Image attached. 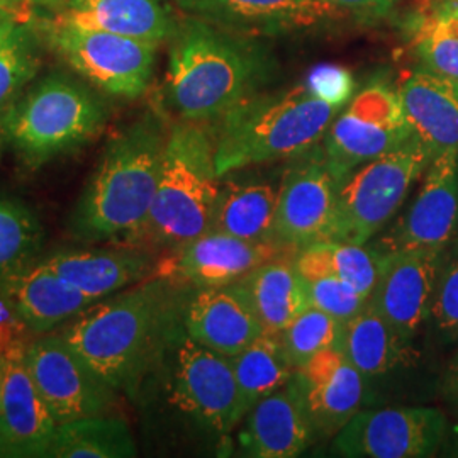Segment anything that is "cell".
<instances>
[{
	"label": "cell",
	"instance_id": "9c48e42d",
	"mask_svg": "<svg viewBox=\"0 0 458 458\" xmlns=\"http://www.w3.org/2000/svg\"><path fill=\"white\" fill-rule=\"evenodd\" d=\"M38 26L66 65L100 92L130 100L147 92L160 45L87 28L58 14Z\"/></svg>",
	"mask_w": 458,
	"mask_h": 458
},
{
	"label": "cell",
	"instance_id": "83f0119b",
	"mask_svg": "<svg viewBox=\"0 0 458 458\" xmlns=\"http://www.w3.org/2000/svg\"><path fill=\"white\" fill-rule=\"evenodd\" d=\"M277 191L263 182L221 183L211 229L246 242H274Z\"/></svg>",
	"mask_w": 458,
	"mask_h": 458
},
{
	"label": "cell",
	"instance_id": "7a4b0ae2",
	"mask_svg": "<svg viewBox=\"0 0 458 458\" xmlns=\"http://www.w3.org/2000/svg\"><path fill=\"white\" fill-rule=\"evenodd\" d=\"M164 277L98 301L62 331L64 338L115 393L136 397L155 370L185 299Z\"/></svg>",
	"mask_w": 458,
	"mask_h": 458
},
{
	"label": "cell",
	"instance_id": "4dcf8cb0",
	"mask_svg": "<svg viewBox=\"0 0 458 458\" xmlns=\"http://www.w3.org/2000/svg\"><path fill=\"white\" fill-rule=\"evenodd\" d=\"M136 455L130 426L124 420L98 414L56 426L48 457L130 458Z\"/></svg>",
	"mask_w": 458,
	"mask_h": 458
},
{
	"label": "cell",
	"instance_id": "2e32d148",
	"mask_svg": "<svg viewBox=\"0 0 458 458\" xmlns=\"http://www.w3.org/2000/svg\"><path fill=\"white\" fill-rule=\"evenodd\" d=\"M26 344H11L0 393V458L48 457L58 423L34 387L26 365Z\"/></svg>",
	"mask_w": 458,
	"mask_h": 458
},
{
	"label": "cell",
	"instance_id": "b9f144b4",
	"mask_svg": "<svg viewBox=\"0 0 458 458\" xmlns=\"http://www.w3.org/2000/svg\"><path fill=\"white\" fill-rule=\"evenodd\" d=\"M66 0H0L2 7L9 9H39L47 13H55L60 14L65 7Z\"/></svg>",
	"mask_w": 458,
	"mask_h": 458
},
{
	"label": "cell",
	"instance_id": "1f68e13d",
	"mask_svg": "<svg viewBox=\"0 0 458 458\" xmlns=\"http://www.w3.org/2000/svg\"><path fill=\"white\" fill-rule=\"evenodd\" d=\"M411 49L420 68L458 82V4L443 2L433 13L416 19Z\"/></svg>",
	"mask_w": 458,
	"mask_h": 458
},
{
	"label": "cell",
	"instance_id": "d6a6232c",
	"mask_svg": "<svg viewBox=\"0 0 458 458\" xmlns=\"http://www.w3.org/2000/svg\"><path fill=\"white\" fill-rule=\"evenodd\" d=\"M39 217L16 199L0 197V280L28 265L43 245Z\"/></svg>",
	"mask_w": 458,
	"mask_h": 458
},
{
	"label": "cell",
	"instance_id": "4fadbf2b",
	"mask_svg": "<svg viewBox=\"0 0 458 458\" xmlns=\"http://www.w3.org/2000/svg\"><path fill=\"white\" fill-rule=\"evenodd\" d=\"M448 435L437 408L359 411L333 437L335 455L350 458L433 457Z\"/></svg>",
	"mask_w": 458,
	"mask_h": 458
},
{
	"label": "cell",
	"instance_id": "3957f363",
	"mask_svg": "<svg viewBox=\"0 0 458 458\" xmlns=\"http://www.w3.org/2000/svg\"><path fill=\"white\" fill-rule=\"evenodd\" d=\"M168 130L164 115L149 109L115 132L70 216L73 238L136 245L157 192Z\"/></svg>",
	"mask_w": 458,
	"mask_h": 458
},
{
	"label": "cell",
	"instance_id": "277c9868",
	"mask_svg": "<svg viewBox=\"0 0 458 458\" xmlns=\"http://www.w3.org/2000/svg\"><path fill=\"white\" fill-rule=\"evenodd\" d=\"M342 109L314 96L306 83L246 98L216 121L217 175L310 149L323 141Z\"/></svg>",
	"mask_w": 458,
	"mask_h": 458
},
{
	"label": "cell",
	"instance_id": "f6af8a7d",
	"mask_svg": "<svg viewBox=\"0 0 458 458\" xmlns=\"http://www.w3.org/2000/svg\"><path fill=\"white\" fill-rule=\"evenodd\" d=\"M4 369H5V355L0 352V393H2V382H4Z\"/></svg>",
	"mask_w": 458,
	"mask_h": 458
},
{
	"label": "cell",
	"instance_id": "bcb514c9",
	"mask_svg": "<svg viewBox=\"0 0 458 458\" xmlns=\"http://www.w3.org/2000/svg\"><path fill=\"white\" fill-rule=\"evenodd\" d=\"M442 2H450V4H458V0H442Z\"/></svg>",
	"mask_w": 458,
	"mask_h": 458
},
{
	"label": "cell",
	"instance_id": "7bdbcfd3",
	"mask_svg": "<svg viewBox=\"0 0 458 458\" xmlns=\"http://www.w3.org/2000/svg\"><path fill=\"white\" fill-rule=\"evenodd\" d=\"M443 391L446 399L458 408V352L446 370V376L443 380Z\"/></svg>",
	"mask_w": 458,
	"mask_h": 458
},
{
	"label": "cell",
	"instance_id": "8fae6325",
	"mask_svg": "<svg viewBox=\"0 0 458 458\" xmlns=\"http://www.w3.org/2000/svg\"><path fill=\"white\" fill-rule=\"evenodd\" d=\"M289 160L277 191L274 242L299 251L329 238L344 179L321 143Z\"/></svg>",
	"mask_w": 458,
	"mask_h": 458
},
{
	"label": "cell",
	"instance_id": "44dd1931",
	"mask_svg": "<svg viewBox=\"0 0 458 458\" xmlns=\"http://www.w3.org/2000/svg\"><path fill=\"white\" fill-rule=\"evenodd\" d=\"M185 16L197 17L216 26L257 34L278 36L310 28L333 17L318 0H174Z\"/></svg>",
	"mask_w": 458,
	"mask_h": 458
},
{
	"label": "cell",
	"instance_id": "ffe728a7",
	"mask_svg": "<svg viewBox=\"0 0 458 458\" xmlns=\"http://www.w3.org/2000/svg\"><path fill=\"white\" fill-rule=\"evenodd\" d=\"M242 423L238 445L246 457H299L316 438L294 377L259 401Z\"/></svg>",
	"mask_w": 458,
	"mask_h": 458
},
{
	"label": "cell",
	"instance_id": "8d00e7d4",
	"mask_svg": "<svg viewBox=\"0 0 458 458\" xmlns=\"http://www.w3.org/2000/svg\"><path fill=\"white\" fill-rule=\"evenodd\" d=\"M429 316L445 336L458 338V257L442 263Z\"/></svg>",
	"mask_w": 458,
	"mask_h": 458
},
{
	"label": "cell",
	"instance_id": "9a60e30c",
	"mask_svg": "<svg viewBox=\"0 0 458 458\" xmlns=\"http://www.w3.org/2000/svg\"><path fill=\"white\" fill-rule=\"evenodd\" d=\"M442 263L443 250H393L369 299L408 344L429 316Z\"/></svg>",
	"mask_w": 458,
	"mask_h": 458
},
{
	"label": "cell",
	"instance_id": "ab89813d",
	"mask_svg": "<svg viewBox=\"0 0 458 458\" xmlns=\"http://www.w3.org/2000/svg\"><path fill=\"white\" fill-rule=\"evenodd\" d=\"M30 327L19 316L14 302L0 287V352H5L11 344L28 342Z\"/></svg>",
	"mask_w": 458,
	"mask_h": 458
},
{
	"label": "cell",
	"instance_id": "f546056e",
	"mask_svg": "<svg viewBox=\"0 0 458 458\" xmlns=\"http://www.w3.org/2000/svg\"><path fill=\"white\" fill-rule=\"evenodd\" d=\"M229 359L243 418L259 401L276 393L294 377L295 369L285 355L280 333L265 331L255 344Z\"/></svg>",
	"mask_w": 458,
	"mask_h": 458
},
{
	"label": "cell",
	"instance_id": "74e56055",
	"mask_svg": "<svg viewBox=\"0 0 458 458\" xmlns=\"http://www.w3.org/2000/svg\"><path fill=\"white\" fill-rule=\"evenodd\" d=\"M304 83L314 96L338 107H344L357 92L352 72L340 65L314 66Z\"/></svg>",
	"mask_w": 458,
	"mask_h": 458
},
{
	"label": "cell",
	"instance_id": "d590c367",
	"mask_svg": "<svg viewBox=\"0 0 458 458\" xmlns=\"http://www.w3.org/2000/svg\"><path fill=\"white\" fill-rule=\"evenodd\" d=\"M308 302L312 308L331 314L338 321H348L365 308L369 299L350 284L335 277L302 278Z\"/></svg>",
	"mask_w": 458,
	"mask_h": 458
},
{
	"label": "cell",
	"instance_id": "8992f818",
	"mask_svg": "<svg viewBox=\"0 0 458 458\" xmlns=\"http://www.w3.org/2000/svg\"><path fill=\"white\" fill-rule=\"evenodd\" d=\"M214 132L204 123L172 124L151 211L136 245L174 250L211 229L221 182Z\"/></svg>",
	"mask_w": 458,
	"mask_h": 458
},
{
	"label": "cell",
	"instance_id": "cb8c5ba5",
	"mask_svg": "<svg viewBox=\"0 0 458 458\" xmlns=\"http://www.w3.org/2000/svg\"><path fill=\"white\" fill-rule=\"evenodd\" d=\"M414 136L431 155L458 149V82L418 68L397 85Z\"/></svg>",
	"mask_w": 458,
	"mask_h": 458
},
{
	"label": "cell",
	"instance_id": "30bf717a",
	"mask_svg": "<svg viewBox=\"0 0 458 458\" xmlns=\"http://www.w3.org/2000/svg\"><path fill=\"white\" fill-rule=\"evenodd\" d=\"M412 136L397 85L382 75L355 92L331 123L321 145L344 181L360 165L403 147Z\"/></svg>",
	"mask_w": 458,
	"mask_h": 458
},
{
	"label": "cell",
	"instance_id": "5b68a950",
	"mask_svg": "<svg viewBox=\"0 0 458 458\" xmlns=\"http://www.w3.org/2000/svg\"><path fill=\"white\" fill-rule=\"evenodd\" d=\"M106 100L72 75L55 72L26 87L0 124V140L21 164L39 168L75 151L104 130Z\"/></svg>",
	"mask_w": 458,
	"mask_h": 458
},
{
	"label": "cell",
	"instance_id": "e0dca14e",
	"mask_svg": "<svg viewBox=\"0 0 458 458\" xmlns=\"http://www.w3.org/2000/svg\"><path fill=\"white\" fill-rule=\"evenodd\" d=\"M312 429L318 437H335L365 401V376L342 350L327 348L316 353L294 372Z\"/></svg>",
	"mask_w": 458,
	"mask_h": 458
},
{
	"label": "cell",
	"instance_id": "ac0fdd59",
	"mask_svg": "<svg viewBox=\"0 0 458 458\" xmlns=\"http://www.w3.org/2000/svg\"><path fill=\"white\" fill-rule=\"evenodd\" d=\"M182 325L197 344L226 357L242 353L265 333L238 282L194 291L183 302Z\"/></svg>",
	"mask_w": 458,
	"mask_h": 458
},
{
	"label": "cell",
	"instance_id": "7402d4cb",
	"mask_svg": "<svg viewBox=\"0 0 458 458\" xmlns=\"http://www.w3.org/2000/svg\"><path fill=\"white\" fill-rule=\"evenodd\" d=\"M0 287L14 302L31 335H47L96 304L43 260L17 268L0 280Z\"/></svg>",
	"mask_w": 458,
	"mask_h": 458
},
{
	"label": "cell",
	"instance_id": "ba28073f",
	"mask_svg": "<svg viewBox=\"0 0 458 458\" xmlns=\"http://www.w3.org/2000/svg\"><path fill=\"white\" fill-rule=\"evenodd\" d=\"M431 162L425 145L408 143L355 168L344 179L327 240L365 245L403 206Z\"/></svg>",
	"mask_w": 458,
	"mask_h": 458
},
{
	"label": "cell",
	"instance_id": "d6986e66",
	"mask_svg": "<svg viewBox=\"0 0 458 458\" xmlns=\"http://www.w3.org/2000/svg\"><path fill=\"white\" fill-rule=\"evenodd\" d=\"M458 225V149L437 155L425 182L391 240L393 250H443Z\"/></svg>",
	"mask_w": 458,
	"mask_h": 458
},
{
	"label": "cell",
	"instance_id": "60d3db41",
	"mask_svg": "<svg viewBox=\"0 0 458 458\" xmlns=\"http://www.w3.org/2000/svg\"><path fill=\"white\" fill-rule=\"evenodd\" d=\"M22 24L24 21L17 14L16 9L0 5V49L16 36Z\"/></svg>",
	"mask_w": 458,
	"mask_h": 458
},
{
	"label": "cell",
	"instance_id": "836d02e7",
	"mask_svg": "<svg viewBox=\"0 0 458 458\" xmlns=\"http://www.w3.org/2000/svg\"><path fill=\"white\" fill-rule=\"evenodd\" d=\"M41 66V38L24 22L16 36L0 49V124L17 96L33 82Z\"/></svg>",
	"mask_w": 458,
	"mask_h": 458
},
{
	"label": "cell",
	"instance_id": "d4e9b609",
	"mask_svg": "<svg viewBox=\"0 0 458 458\" xmlns=\"http://www.w3.org/2000/svg\"><path fill=\"white\" fill-rule=\"evenodd\" d=\"M174 4L172 0H66L58 16L160 45L170 41L181 22Z\"/></svg>",
	"mask_w": 458,
	"mask_h": 458
},
{
	"label": "cell",
	"instance_id": "7c38bea8",
	"mask_svg": "<svg viewBox=\"0 0 458 458\" xmlns=\"http://www.w3.org/2000/svg\"><path fill=\"white\" fill-rule=\"evenodd\" d=\"M26 365L34 387L58 425L106 414L115 393L62 333H47L26 344Z\"/></svg>",
	"mask_w": 458,
	"mask_h": 458
},
{
	"label": "cell",
	"instance_id": "5bb4252c",
	"mask_svg": "<svg viewBox=\"0 0 458 458\" xmlns=\"http://www.w3.org/2000/svg\"><path fill=\"white\" fill-rule=\"evenodd\" d=\"M297 251L276 242H246L226 233L208 229L194 240L168 251L157 263V277L182 289H208L238 282L257 267Z\"/></svg>",
	"mask_w": 458,
	"mask_h": 458
},
{
	"label": "cell",
	"instance_id": "6da1fadb",
	"mask_svg": "<svg viewBox=\"0 0 458 458\" xmlns=\"http://www.w3.org/2000/svg\"><path fill=\"white\" fill-rule=\"evenodd\" d=\"M165 98L183 121L213 123L278 75L277 55L263 36L197 17H181L170 38Z\"/></svg>",
	"mask_w": 458,
	"mask_h": 458
},
{
	"label": "cell",
	"instance_id": "484cf974",
	"mask_svg": "<svg viewBox=\"0 0 458 458\" xmlns=\"http://www.w3.org/2000/svg\"><path fill=\"white\" fill-rule=\"evenodd\" d=\"M295 257L263 263L238 280L246 299L265 331L282 333L310 308L304 280L294 265Z\"/></svg>",
	"mask_w": 458,
	"mask_h": 458
},
{
	"label": "cell",
	"instance_id": "603a6c76",
	"mask_svg": "<svg viewBox=\"0 0 458 458\" xmlns=\"http://www.w3.org/2000/svg\"><path fill=\"white\" fill-rule=\"evenodd\" d=\"M43 262L96 302L145 280L155 267L149 251L132 245L113 250L58 251L43 259Z\"/></svg>",
	"mask_w": 458,
	"mask_h": 458
},
{
	"label": "cell",
	"instance_id": "f1b7e54d",
	"mask_svg": "<svg viewBox=\"0 0 458 458\" xmlns=\"http://www.w3.org/2000/svg\"><path fill=\"white\" fill-rule=\"evenodd\" d=\"M406 346L395 329L367 302L359 314L344 321L336 348L363 376L376 377L395 369L406 357Z\"/></svg>",
	"mask_w": 458,
	"mask_h": 458
},
{
	"label": "cell",
	"instance_id": "e575fe53",
	"mask_svg": "<svg viewBox=\"0 0 458 458\" xmlns=\"http://www.w3.org/2000/svg\"><path fill=\"white\" fill-rule=\"evenodd\" d=\"M344 323L331 314L306 308L280 333L285 355L295 370L323 350L336 348Z\"/></svg>",
	"mask_w": 458,
	"mask_h": 458
},
{
	"label": "cell",
	"instance_id": "52a82bcc",
	"mask_svg": "<svg viewBox=\"0 0 458 458\" xmlns=\"http://www.w3.org/2000/svg\"><path fill=\"white\" fill-rule=\"evenodd\" d=\"M155 370H164L168 403L204 431L226 438L242 423L231 359L192 340L182 314L166 335Z\"/></svg>",
	"mask_w": 458,
	"mask_h": 458
},
{
	"label": "cell",
	"instance_id": "ee69618b",
	"mask_svg": "<svg viewBox=\"0 0 458 458\" xmlns=\"http://www.w3.org/2000/svg\"><path fill=\"white\" fill-rule=\"evenodd\" d=\"M454 440H452V445H450V455H454V457H458V426L455 428V431H454V437H452Z\"/></svg>",
	"mask_w": 458,
	"mask_h": 458
},
{
	"label": "cell",
	"instance_id": "4316f807",
	"mask_svg": "<svg viewBox=\"0 0 458 458\" xmlns=\"http://www.w3.org/2000/svg\"><path fill=\"white\" fill-rule=\"evenodd\" d=\"M387 255L389 251L386 250L321 240L299 250L294 265L302 278H340L365 299H370L387 262Z\"/></svg>",
	"mask_w": 458,
	"mask_h": 458
},
{
	"label": "cell",
	"instance_id": "f35d334b",
	"mask_svg": "<svg viewBox=\"0 0 458 458\" xmlns=\"http://www.w3.org/2000/svg\"><path fill=\"white\" fill-rule=\"evenodd\" d=\"M333 16L350 14L365 22L378 21L393 11L397 0H318Z\"/></svg>",
	"mask_w": 458,
	"mask_h": 458
}]
</instances>
